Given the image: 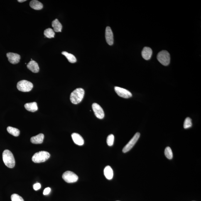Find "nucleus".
<instances>
[{"mask_svg": "<svg viewBox=\"0 0 201 201\" xmlns=\"http://www.w3.org/2000/svg\"><path fill=\"white\" fill-rule=\"evenodd\" d=\"M62 55L66 57L69 62L71 63H75L77 62V59L75 56L72 54L66 52H62Z\"/></svg>", "mask_w": 201, "mask_h": 201, "instance_id": "obj_20", "label": "nucleus"}, {"mask_svg": "<svg viewBox=\"0 0 201 201\" xmlns=\"http://www.w3.org/2000/svg\"><path fill=\"white\" fill-rule=\"evenodd\" d=\"M30 5L32 8L35 10H41L43 8V4L37 0H33L30 2Z\"/></svg>", "mask_w": 201, "mask_h": 201, "instance_id": "obj_18", "label": "nucleus"}, {"mask_svg": "<svg viewBox=\"0 0 201 201\" xmlns=\"http://www.w3.org/2000/svg\"><path fill=\"white\" fill-rule=\"evenodd\" d=\"M41 185L40 184L37 183L34 184L33 185V188L35 191H37L41 188Z\"/></svg>", "mask_w": 201, "mask_h": 201, "instance_id": "obj_27", "label": "nucleus"}, {"mask_svg": "<svg viewBox=\"0 0 201 201\" xmlns=\"http://www.w3.org/2000/svg\"><path fill=\"white\" fill-rule=\"evenodd\" d=\"M192 126V119L190 118H186L184 123V127L185 129H188Z\"/></svg>", "mask_w": 201, "mask_h": 201, "instance_id": "obj_24", "label": "nucleus"}, {"mask_svg": "<svg viewBox=\"0 0 201 201\" xmlns=\"http://www.w3.org/2000/svg\"></svg>", "mask_w": 201, "mask_h": 201, "instance_id": "obj_30", "label": "nucleus"}, {"mask_svg": "<svg viewBox=\"0 0 201 201\" xmlns=\"http://www.w3.org/2000/svg\"><path fill=\"white\" fill-rule=\"evenodd\" d=\"M114 90L118 95L121 97L128 99L132 97V94L129 91L122 88L115 87H114Z\"/></svg>", "mask_w": 201, "mask_h": 201, "instance_id": "obj_9", "label": "nucleus"}, {"mask_svg": "<svg viewBox=\"0 0 201 201\" xmlns=\"http://www.w3.org/2000/svg\"><path fill=\"white\" fill-rule=\"evenodd\" d=\"M50 155L48 152L41 151L37 153L32 157V160L36 163H43L50 158Z\"/></svg>", "mask_w": 201, "mask_h": 201, "instance_id": "obj_3", "label": "nucleus"}, {"mask_svg": "<svg viewBox=\"0 0 201 201\" xmlns=\"http://www.w3.org/2000/svg\"><path fill=\"white\" fill-rule=\"evenodd\" d=\"M140 136V133H136L135 134L133 138L130 140V141L128 142L125 146L123 148V153H126L129 152L132 148L134 145L136 144L137 142L138 141V138Z\"/></svg>", "mask_w": 201, "mask_h": 201, "instance_id": "obj_7", "label": "nucleus"}, {"mask_svg": "<svg viewBox=\"0 0 201 201\" xmlns=\"http://www.w3.org/2000/svg\"><path fill=\"white\" fill-rule=\"evenodd\" d=\"M85 91L83 89L78 88L73 91L70 94V100L72 103L77 104L81 102L83 99Z\"/></svg>", "mask_w": 201, "mask_h": 201, "instance_id": "obj_1", "label": "nucleus"}, {"mask_svg": "<svg viewBox=\"0 0 201 201\" xmlns=\"http://www.w3.org/2000/svg\"><path fill=\"white\" fill-rule=\"evenodd\" d=\"M33 87V84L31 82L25 80L20 81L17 84L18 90L23 92H29Z\"/></svg>", "mask_w": 201, "mask_h": 201, "instance_id": "obj_5", "label": "nucleus"}, {"mask_svg": "<svg viewBox=\"0 0 201 201\" xmlns=\"http://www.w3.org/2000/svg\"><path fill=\"white\" fill-rule=\"evenodd\" d=\"M62 178L67 183H74L77 181L78 177L75 173L70 171L65 172L62 175Z\"/></svg>", "mask_w": 201, "mask_h": 201, "instance_id": "obj_6", "label": "nucleus"}, {"mask_svg": "<svg viewBox=\"0 0 201 201\" xmlns=\"http://www.w3.org/2000/svg\"><path fill=\"white\" fill-rule=\"evenodd\" d=\"M26 1H27L26 0H18V2H21V3L23 2H24Z\"/></svg>", "mask_w": 201, "mask_h": 201, "instance_id": "obj_29", "label": "nucleus"}, {"mask_svg": "<svg viewBox=\"0 0 201 201\" xmlns=\"http://www.w3.org/2000/svg\"><path fill=\"white\" fill-rule=\"evenodd\" d=\"M104 172L105 176L108 180H111L113 178V171L110 166H106L105 168H104Z\"/></svg>", "mask_w": 201, "mask_h": 201, "instance_id": "obj_17", "label": "nucleus"}, {"mask_svg": "<svg viewBox=\"0 0 201 201\" xmlns=\"http://www.w3.org/2000/svg\"><path fill=\"white\" fill-rule=\"evenodd\" d=\"M165 156L168 159L171 160L173 158V153L171 148L170 147H167L165 150Z\"/></svg>", "mask_w": 201, "mask_h": 201, "instance_id": "obj_23", "label": "nucleus"}, {"mask_svg": "<svg viewBox=\"0 0 201 201\" xmlns=\"http://www.w3.org/2000/svg\"><path fill=\"white\" fill-rule=\"evenodd\" d=\"M92 108L96 117L100 119H103L104 117V111L99 104L94 103L92 105Z\"/></svg>", "mask_w": 201, "mask_h": 201, "instance_id": "obj_8", "label": "nucleus"}, {"mask_svg": "<svg viewBox=\"0 0 201 201\" xmlns=\"http://www.w3.org/2000/svg\"><path fill=\"white\" fill-rule=\"evenodd\" d=\"M50 191L51 188L49 187H47V188H45L44 191L43 195H48L50 193Z\"/></svg>", "mask_w": 201, "mask_h": 201, "instance_id": "obj_28", "label": "nucleus"}, {"mask_svg": "<svg viewBox=\"0 0 201 201\" xmlns=\"http://www.w3.org/2000/svg\"><path fill=\"white\" fill-rule=\"evenodd\" d=\"M7 130L8 133L14 136L17 137L20 134V130L16 128L9 126L7 128Z\"/></svg>", "mask_w": 201, "mask_h": 201, "instance_id": "obj_21", "label": "nucleus"}, {"mask_svg": "<svg viewBox=\"0 0 201 201\" xmlns=\"http://www.w3.org/2000/svg\"><path fill=\"white\" fill-rule=\"evenodd\" d=\"M157 58L160 63L165 66H168L170 63V55L167 51L163 50L159 52L157 55Z\"/></svg>", "mask_w": 201, "mask_h": 201, "instance_id": "obj_4", "label": "nucleus"}, {"mask_svg": "<svg viewBox=\"0 0 201 201\" xmlns=\"http://www.w3.org/2000/svg\"><path fill=\"white\" fill-rule=\"evenodd\" d=\"M2 158L5 164L9 168H13L15 166V160L14 156L11 151L8 150L3 152Z\"/></svg>", "mask_w": 201, "mask_h": 201, "instance_id": "obj_2", "label": "nucleus"}, {"mask_svg": "<svg viewBox=\"0 0 201 201\" xmlns=\"http://www.w3.org/2000/svg\"><path fill=\"white\" fill-rule=\"evenodd\" d=\"M114 135L111 134L108 136L107 139V145L109 146H113L114 144Z\"/></svg>", "mask_w": 201, "mask_h": 201, "instance_id": "obj_25", "label": "nucleus"}, {"mask_svg": "<svg viewBox=\"0 0 201 201\" xmlns=\"http://www.w3.org/2000/svg\"><path fill=\"white\" fill-rule=\"evenodd\" d=\"M153 51L150 47H146L143 48L142 52V56L146 60H149L151 58Z\"/></svg>", "mask_w": 201, "mask_h": 201, "instance_id": "obj_13", "label": "nucleus"}, {"mask_svg": "<svg viewBox=\"0 0 201 201\" xmlns=\"http://www.w3.org/2000/svg\"><path fill=\"white\" fill-rule=\"evenodd\" d=\"M106 41L109 45H111L114 43L113 33L110 27H107L106 28L105 32Z\"/></svg>", "mask_w": 201, "mask_h": 201, "instance_id": "obj_11", "label": "nucleus"}, {"mask_svg": "<svg viewBox=\"0 0 201 201\" xmlns=\"http://www.w3.org/2000/svg\"><path fill=\"white\" fill-rule=\"evenodd\" d=\"M27 67L31 71L35 73H38L39 71V67L38 63L35 61L31 60L27 65Z\"/></svg>", "mask_w": 201, "mask_h": 201, "instance_id": "obj_14", "label": "nucleus"}, {"mask_svg": "<svg viewBox=\"0 0 201 201\" xmlns=\"http://www.w3.org/2000/svg\"><path fill=\"white\" fill-rule=\"evenodd\" d=\"M25 109L30 112H34L38 110V105L36 102L27 103L25 104Z\"/></svg>", "mask_w": 201, "mask_h": 201, "instance_id": "obj_16", "label": "nucleus"}, {"mask_svg": "<svg viewBox=\"0 0 201 201\" xmlns=\"http://www.w3.org/2000/svg\"><path fill=\"white\" fill-rule=\"evenodd\" d=\"M6 56L10 63L13 64L18 63L21 59L20 56L18 54L11 52L7 53Z\"/></svg>", "mask_w": 201, "mask_h": 201, "instance_id": "obj_10", "label": "nucleus"}, {"mask_svg": "<svg viewBox=\"0 0 201 201\" xmlns=\"http://www.w3.org/2000/svg\"><path fill=\"white\" fill-rule=\"evenodd\" d=\"M52 26L53 28L54 31L56 32H61L62 28V25L58 20L55 19L52 22Z\"/></svg>", "mask_w": 201, "mask_h": 201, "instance_id": "obj_19", "label": "nucleus"}, {"mask_svg": "<svg viewBox=\"0 0 201 201\" xmlns=\"http://www.w3.org/2000/svg\"><path fill=\"white\" fill-rule=\"evenodd\" d=\"M12 201H24L23 199L16 194H13L11 196Z\"/></svg>", "mask_w": 201, "mask_h": 201, "instance_id": "obj_26", "label": "nucleus"}, {"mask_svg": "<svg viewBox=\"0 0 201 201\" xmlns=\"http://www.w3.org/2000/svg\"><path fill=\"white\" fill-rule=\"evenodd\" d=\"M44 35L45 37L48 38H54L55 33L54 30L51 28H48L44 31Z\"/></svg>", "mask_w": 201, "mask_h": 201, "instance_id": "obj_22", "label": "nucleus"}, {"mask_svg": "<svg viewBox=\"0 0 201 201\" xmlns=\"http://www.w3.org/2000/svg\"><path fill=\"white\" fill-rule=\"evenodd\" d=\"M44 138V135L42 133H40L37 136L32 137L31 138V142L33 144H41L43 143Z\"/></svg>", "mask_w": 201, "mask_h": 201, "instance_id": "obj_15", "label": "nucleus"}, {"mask_svg": "<svg viewBox=\"0 0 201 201\" xmlns=\"http://www.w3.org/2000/svg\"><path fill=\"white\" fill-rule=\"evenodd\" d=\"M73 141L76 145L79 146H82L84 144V141L83 138L81 135L77 133H73L72 135Z\"/></svg>", "mask_w": 201, "mask_h": 201, "instance_id": "obj_12", "label": "nucleus"}]
</instances>
